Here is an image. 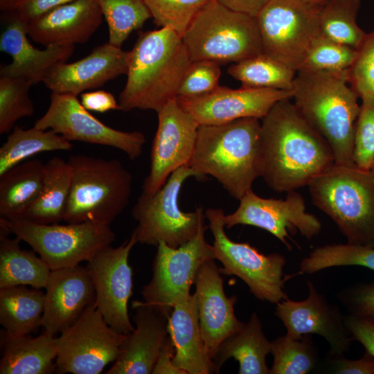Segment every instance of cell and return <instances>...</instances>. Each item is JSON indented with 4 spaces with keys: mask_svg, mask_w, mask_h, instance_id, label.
I'll list each match as a JSON object with an SVG mask.
<instances>
[{
    "mask_svg": "<svg viewBox=\"0 0 374 374\" xmlns=\"http://www.w3.org/2000/svg\"><path fill=\"white\" fill-rule=\"evenodd\" d=\"M70 193L63 220L66 223L109 224L128 205L132 192L131 173L115 159L75 154Z\"/></svg>",
    "mask_w": 374,
    "mask_h": 374,
    "instance_id": "8992f818",
    "label": "cell"
},
{
    "mask_svg": "<svg viewBox=\"0 0 374 374\" xmlns=\"http://www.w3.org/2000/svg\"><path fill=\"white\" fill-rule=\"evenodd\" d=\"M158 125L152 144L150 167L142 185V193L152 195L170 175L188 166L195 149L199 124L176 98L158 112Z\"/></svg>",
    "mask_w": 374,
    "mask_h": 374,
    "instance_id": "e0dca14e",
    "label": "cell"
},
{
    "mask_svg": "<svg viewBox=\"0 0 374 374\" xmlns=\"http://www.w3.org/2000/svg\"><path fill=\"white\" fill-rule=\"evenodd\" d=\"M204 221L196 235L179 247H171L162 241L157 246L152 276L143 286L141 295L145 303L168 317L175 301L190 294L199 266L206 260L215 259L213 245L205 239Z\"/></svg>",
    "mask_w": 374,
    "mask_h": 374,
    "instance_id": "4fadbf2b",
    "label": "cell"
},
{
    "mask_svg": "<svg viewBox=\"0 0 374 374\" xmlns=\"http://www.w3.org/2000/svg\"><path fill=\"white\" fill-rule=\"evenodd\" d=\"M211 0H143L154 23L170 28L181 37L199 12Z\"/></svg>",
    "mask_w": 374,
    "mask_h": 374,
    "instance_id": "60d3db41",
    "label": "cell"
},
{
    "mask_svg": "<svg viewBox=\"0 0 374 374\" xmlns=\"http://www.w3.org/2000/svg\"><path fill=\"white\" fill-rule=\"evenodd\" d=\"M294 103L306 121L327 141L336 164L355 166L354 133L360 105L344 71L296 72Z\"/></svg>",
    "mask_w": 374,
    "mask_h": 374,
    "instance_id": "277c9868",
    "label": "cell"
},
{
    "mask_svg": "<svg viewBox=\"0 0 374 374\" xmlns=\"http://www.w3.org/2000/svg\"><path fill=\"white\" fill-rule=\"evenodd\" d=\"M134 330L126 335L107 374H150L168 336V316L144 301H133Z\"/></svg>",
    "mask_w": 374,
    "mask_h": 374,
    "instance_id": "603a6c76",
    "label": "cell"
},
{
    "mask_svg": "<svg viewBox=\"0 0 374 374\" xmlns=\"http://www.w3.org/2000/svg\"><path fill=\"white\" fill-rule=\"evenodd\" d=\"M130 51L108 42L96 46L86 57L71 63L54 66L43 82L52 93L79 95L98 88L116 77L127 74Z\"/></svg>",
    "mask_w": 374,
    "mask_h": 374,
    "instance_id": "7402d4cb",
    "label": "cell"
},
{
    "mask_svg": "<svg viewBox=\"0 0 374 374\" xmlns=\"http://www.w3.org/2000/svg\"><path fill=\"white\" fill-rule=\"evenodd\" d=\"M355 50L354 60L347 70L348 83L359 98L374 96V30L366 33Z\"/></svg>",
    "mask_w": 374,
    "mask_h": 374,
    "instance_id": "7bdbcfd3",
    "label": "cell"
},
{
    "mask_svg": "<svg viewBox=\"0 0 374 374\" xmlns=\"http://www.w3.org/2000/svg\"><path fill=\"white\" fill-rule=\"evenodd\" d=\"M239 202L233 213L225 215V227L231 229L242 224L264 229L289 250L292 249L288 241L290 233L299 231L310 240L321 230V223L315 215L306 211L305 200L296 190L288 192L285 199H277L261 197L251 190Z\"/></svg>",
    "mask_w": 374,
    "mask_h": 374,
    "instance_id": "2e32d148",
    "label": "cell"
},
{
    "mask_svg": "<svg viewBox=\"0 0 374 374\" xmlns=\"http://www.w3.org/2000/svg\"><path fill=\"white\" fill-rule=\"evenodd\" d=\"M109 30L108 43L121 48L130 35L152 18L143 0H97Z\"/></svg>",
    "mask_w": 374,
    "mask_h": 374,
    "instance_id": "74e56055",
    "label": "cell"
},
{
    "mask_svg": "<svg viewBox=\"0 0 374 374\" xmlns=\"http://www.w3.org/2000/svg\"><path fill=\"white\" fill-rule=\"evenodd\" d=\"M293 96L294 91L218 85L202 96L176 99L199 125H219L243 118L262 119L276 103Z\"/></svg>",
    "mask_w": 374,
    "mask_h": 374,
    "instance_id": "d6986e66",
    "label": "cell"
},
{
    "mask_svg": "<svg viewBox=\"0 0 374 374\" xmlns=\"http://www.w3.org/2000/svg\"><path fill=\"white\" fill-rule=\"evenodd\" d=\"M215 260H206L199 266L194 283L201 334L213 362L222 342L245 324L235 315L233 307L238 298L226 296L222 274Z\"/></svg>",
    "mask_w": 374,
    "mask_h": 374,
    "instance_id": "ffe728a7",
    "label": "cell"
},
{
    "mask_svg": "<svg viewBox=\"0 0 374 374\" xmlns=\"http://www.w3.org/2000/svg\"><path fill=\"white\" fill-rule=\"evenodd\" d=\"M167 330L174 346L172 363L186 374L218 373L202 337L195 294L178 298L168 317Z\"/></svg>",
    "mask_w": 374,
    "mask_h": 374,
    "instance_id": "484cf974",
    "label": "cell"
},
{
    "mask_svg": "<svg viewBox=\"0 0 374 374\" xmlns=\"http://www.w3.org/2000/svg\"><path fill=\"white\" fill-rule=\"evenodd\" d=\"M136 243L134 231L120 246L110 245L98 251L86 266L93 284L96 307L112 328L126 335L134 330L127 305L133 287L129 256Z\"/></svg>",
    "mask_w": 374,
    "mask_h": 374,
    "instance_id": "9a60e30c",
    "label": "cell"
},
{
    "mask_svg": "<svg viewBox=\"0 0 374 374\" xmlns=\"http://www.w3.org/2000/svg\"><path fill=\"white\" fill-rule=\"evenodd\" d=\"M361 100L355 126L353 160L356 167L370 170L374 162V96Z\"/></svg>",
    "mask_w": 374,
    "mask_h": 374,
    "instance_id": "b9f144b4",
    "label": "cell"
},
{
    "mask_svg": "<svg viewBox=\"0 0 374 374\" xmlns=\"http://www.w3.org/2000/svg\"><path fill=\"white\" fill-rule=\"evenodd\" d=\"M321 6L306 0H270L256 17L263 53L297 72L321 35Z\"/></svg>",
    "mask_w": 374,
    "mask_h": 374,
    "instance_id": "30bf717a",
    "label": "cell"
},
{
    "mask_svg": "<svg viewBox=\"0 0 374 374\" xmlns=\"http://www.w3.org/2000/svg\"><path fill=\"white\" fill-rule=\"evenodd\" d=\"M200 178L209 175L239 200L262 176L264 151L260 119L243 118L219 125H199L188 165Z\"/></svg>",
    "mask_w": 374,
    "mask_h": 374,
    "instance_id": "7a4b0ae2",
    "label": "cell"
},
{
    "mask_svg": "<svg viewBox=\"0 0 374 374\" xmlns=\"http://www.w3.org/2000/svg\"><path fill=\"white\" fill-rule=\"evenodd\" d=\"M192 60L182 37L161 28L139 32L131 51L127 82L119 94V110L158 112L176 98Z\"/></svg>",
    "mask_w": 374,
    "mask_h": 374,
    "instance_id": "3957f363",
    "label": "cell"
},
{
    "mask_svg": "<svg viewBox=\"0 0 374 374\" xmlns=\"http://www.w3.org/2000/svg\"><path fill=\"white\" fill-rule=\"evenodd\" d=\"M228 73L242 87L293 91L296 71L264 53L231 65Z\"/></svg>",
    "mask_w": 374,
    "mask_h": 374,
    "instance_id": "836d02e7",
    "label": "cell"
},
{
    "mask_svg": "<svg viewBox=\"0 0 374 374\" xmlns=\"http://www.w3.org/2000/svg\"><path fill=\"white\" fill-rule=\"evenodd\" d=\"M308 297L300 301L287 298L276 303V316L286 328V335L301 338L318 335L330 346V355H344L349 350L353 339L346 328L339 308L319 293L310 280H307Z\"/></svg>",
    "mask_w": 374,
    "mask_h": 374,
    "instance_id": "ac0fdd59",
    "label": "cell"
},
{
    "mask_svg": "<svg viewBox=\"0 0 374 374\" xmlns=\"http://www.w3.org/2000/svg\"><path fill=\"white\" fill-rule=\"evenodd\" d=\"M20 1L21 0H0V9L6 12H12Z\"/></svg>",
    "mask_w": 374,
    "mask_h": 374,
    "instance_id": "f5cc1de1",
    "label": "cell"
},
{
    "mask_svg": "<svg viewBox=\"0 0 374 374\" xmlns=\"http://www.w3.org/2000/svg\"><path fill=\"white\" fill-rule=\"evenodd\" d=\"M0 226L30 245L51 270L87 262L116 239L109 224L96 222L44 224L15 217L0 218Z\"/></svg>",
    "mask_w": 374,
    "mask_h": 374,
    "instance_id": "ba28073f",
    "label": "cell"
},
{
    "mask_svg": "<svg viewBox=\"0 0 374 374\" xmlns=\"http://www.w3.org/2000/svg\"><path fill=\"white\" fill-rule=\"evenodd\" d=\"M224 216L220 208L205 211L213 236L215 259L223 266L220 267L221 274L240 278L260 301L276 304L288 298L284 291L285 257L277 253L265 255L248 242L231 240L225 233Z\"/></svg>",
    "mask_w": 374,
    "mask_h": 374,
    "instance_id": "8fae6325",
    "label": "cell"
},
{
    "mask_svg": "<svg viewBox=\"0 0 374 374\" xmlns=\"http://www.w3.org/2000/svg\"><path fill=\"white\" fill-rule=\"evenodd\" d=\"M0 36V50L12 57L9 64L1 65L0 76L21 78L33 84L44 81L56 64L66 62L74 45H51L44 49L34 47L28 39L27 23L12 12Z\"/></svg>",
    "mask_w": 374,
    "mask_h": 374,
    "instance_id": "cb8c5ba5",
    "label": "cell"
},
{
    "mask_svg": "<svg viewBox=\"0 0 374 374\" xmlns=\"http://www.w3.org/2000/svg\"><path fill=\"white\" fill-rule=\"evenodd\" d=\"M306 1H312L316 3L323 5L326 0H306Z\"/></svg>",
    "mask_w": 374,
    "mask_h": 374,
    "instance_id": "db71d44e",
    "label": "cell"
},
{
    "mask_svg": "<svg viewBox=\"0 0 374 374\" xmlns=\"http://www.w3.org/2000/svg\"><path fill=\"white\" fill-rule=\"evenodd\" d=\"M314 206L348 243L374 247V168L333 164L308 185Z\"/></svg>",
    "mask_w": 374,
    "mask_h": 374,
    "instance_id": "5b68a950",
    "label": "cell"
},
{
    "mask_svg": "<svg viewBox=\"0 0 374 374\" xmlns=\"http://www.w3.org/2000/svg\"><path fill=\"white\" fill-rule=\"evenodd\" d=\"M71 141L51 130L15 126L0 148V175L24 160L44 152L69 151Z\"/></svg>",
    "mask_w": 374,
    "mask_h": 374,
    "instance_id": "d6a6232c",
    "label": "cell"
},
{
    "mask_svg": "<svg viewBox=\"0 0 374 374\" xmlns=\"http://www.w3.org/2000/svg\"><path fill=\"white\" fill-rule=\"evenodd\" d=\"M0 226V289L26 285L37 289L45 288L51 269L33 250L20 247L21 239Z\"/></svg>",
    "mask_w": 374,
    "mask_h": 374,
    "instance_id": "f1b7e54d",
    "label": "cell"
},
{
    "mask_svg": "<svg viewBox=\"0 0 374 374\" xmlns=\"http://www.w3.org/2000/svg\"><path fill=\"white\" fill-rule=\"evenodd\" d=\"M73 1L75 0H21L12 12L28 23L55 7Z\"/></svg>",
    "mask_w": 374,
    "mask_h": 374,
    "instance_id": "c3c4849f",
    "label": "cell"
},
{
    "mask_svg": "<svg viewBox=\"0 0 374 374\" xmlns=\"http://www.w3.org/2000/svg\"><path fill=\"white\" fill-rule=\"evenodd\" d=\"M341 266H362L374 270V247L348 242L318 247L302 260L299 274H312Z\"/></svg>",
    "mask_w": 374,
    "mask_h": 374,
    "instance_id": "8d00e7d4",
    "label": "cell"
},
{
    "mask_svg": "<svg viewBox=\"0 0 374 374\" xmlns=\"http://www.w3.org/2000/svg\"><path fill=\"white\" fill-rule=\"evenodd\" d=\"M337 296L350 314L374 322V283L343 288Z\"/></svg>",
    "mask_w": 374,
    "mask_h": 374,
    "instance_id": "f6af8a7d",
    "label": "cell"
},
{
    "mask_svg": "<svg viewBox=\"0 0 374 374\" xmlns=\"http://www.w3.org/2000/svg\"><path fill=\"white\" fill-rule=\"evenodd\" d=\"M125 337L107 323L94 302L55 337L57 373H101L115 361Z\"/></svg>",
    "mask_w": 374,
    "mask_h": 374,
    "instance_id": "7c38bea8",
    "label": "cell"
},
{
    "mask_svg": "<svg viewBox=\"0 0 374 374\" xmlns=\"http://www.w3.org/2000/svg\"><path fill=\"white\" fill-rule=\"evenodd\" d=\"M45 163L23 161L0 175V218L19 217L38 197L43 186Z\"/></svg>",
    "mask_w": 374,
    "mask_h": 374,
    "instance_id": "4dcf8cb0",
    "label": "cell"
},
{
    "mask_svg": "<svg viewBox=\"0 0 374 374\" xmlns=\"http://www.w3.org/2000/svg\"><path fill=\"white\" fill-rule=\"evenodd\" d=\"M103 17L97 0H75L28 22L27 33L44 46L83 44L98 28Z\"/></svg>",
    "mask_w": 374,
    "mask_h": 374,
    "instance_id": "d4e9b609",
    "label": "cell"
},
{
    "mask_svg": "<svg viewBox=\"0 0 374 374\" xmlns=\"http://www.w3.org/2000/svg\"><path fill=\"white\" fill-rule=\"evenodd\" d=\"M362 0H326L321 6L322 35L356 48L366 35L357 23Z\"/></svg>",
    "mask_w": 374,
    "mask_h": 374,
    "instance_id": "e575fe53",
    "label": "cell"
},
{
    "mask_svg": "<svg viewBox=\"0 0 374 374\" xmlns=\"http://www.w3.org/2000/svg\"><path fill=\"white\" fill-rule=\"evenodd\" d=\"M71 179L72 170L69 162L58 157L51 158L45 163L44 184L39 195L16 218L44 224L63 220Z\"/></svg>",
    "mask_w": 374,
    "mask_h": 374,
    "instance_id": "f546056e",
    "label": "cell"
},
{
    "mask_svg": "<svg viewBox=\"0 0 374 374\" xmlns=\"http://www.w3.org/2000/svg\"><path fill=\"white\" fill-rule=\"evenodd\" d=\"M292 98L275 103L262 118V177L277 192L308 186L335 162L327 141L306 121Z\"/></svg>",
    "mask_w": 374,
    "mask_h": 374,
    "instance_id": "6da1fadb",
    "label": "cell"
},
{
    "mask_svg": "<svg viewBox=\"0 0 374 374\" xmlns=\"http://www.w3.org/2000/svg\"><path fill=\"white\" fill-rule=\"evenodd\" d=\"M34 127L51 130L69 141L116 148L132 160L142 154L146 141L141 132H124L104 124L82 106L77 96L70 93H52L48 109Z\"/></svg>",
    "mask_w": 374,
    "mask_h": 374,
    "instance_id": "5bb4252c",
    "label": "cell"
},
{
    "mask_svg": "<svg viewBox=\"0 0 374 374\" xmlns=\"http://www.w3.org/2000/svg\"><path fill=\"white\" fill-rule=\"evenodd\" d=\"M220 75L219 63L206 60L192 61L181 82L177 96L193 98L206 95L219 85Z\"/></svg>",
    "mask_w": 374,
    "mask_h": 374,
    "instance_id": "ee69618b",
    "label": "cell"
},
{
    "mask_svg": "<svg viewBox=\"0 0 374 374\" xmlns=\"http://www.w3.org/2000/svg\"><path fill=\"white\" fill-rule=\"evenodd\" d=\"M327 373L335 374H374V357L367 351L358 359H349L344 355H330L317 368Z\"/></svg>",
    "mask_w": 374,
    "mask_h": 374,
    "instance_id": "bcb514c9",
    "label": "cell"
},
{
    "mask_svg": "<svg viewBox=\"0 0 374 374\" xmlns=\"http://www.w3.org/2000/svg\"><path fill=\"white\" fill-rule=\"evenodd\" d=\"M45 292L19 285L0 289V323L10 334L28 335L42 327Z\"/></svg>",
    "mask_w": 374,
    "mask_h": 374,
    "instance_id": "1f68e13d",
    "label": "cell"
},
{
    "mask_svg": "<svg viewBox=\"0 0 374 374\" xmlns=\"http://www.w3.org/2000/svg\"><path fill=\"white\" fill-rule=\"evenodd\" d=\"M175 355L174 346L169 336L167 337L161 349L152 374H186L175 367L172 363Z\"/></svg>",
    "mask_w": 374,
    "mask_h": 374,
    "instance_id": "f907efd6",
    "label": "cell"
},
{
    "mask_svg": "<svg viewBox=\"0 0 374 374\" xmlns=\"http://www.w3.org/2000/svg\"><path fill=\"white\" fill-rule=\"evenodd\" d=\"M190 177L200 178L190 167L184 166L174 171L155 193H141L132 211L138 223L134 230L138 242L157 247L162 241L177 248L196 235L206 218L204 209L199 207L186 213L178 203L183 184Z\"/></svg>",
    "mask_w": 374,
    "mask_h": 374,
    "instance_id": "9c48e42d",
    "label": "cell"
},
{
    "mask_svg": "<svg viewBox=\"0 0 374 374\" xmlns=\"http://www.w3.org/2000/svg\"><path fill=\"white\" fill-rule=\"evenodd\" d=\"M1 374H49L56 371L55 337L45 332L33 337L1 332Z\"/></svg>",
    "mask_w": 374,
    "mask_h": 374,
    "instance_id": "4316f807",
    "label": "cell"
},
{
    "mask_svg": "<svg viewBox=\"0 0 374 374\" xmlns=\"http://www.w3.org/2000/svg\"><path fill=\"white\" fill-rule=\"evenodd\" d=\"M235 12L256 17L270 0H215Z\"/></svg>",
    "mask_w": 374,
    "mask_h": 374,
    "instance_id": "816d5d0a",
    "label": "cell"
},
{
    "mask_svg": "<svg viewBox=\"0 0 374 374\" xmlns=\"http://www.w3.org/2000/svg\"><path fill=\"white\" fill-rule=\"evenodd\" d=\"M192 61L237 63L263 53L257 18L208 2L181 37Z\"/></svg>",
    "mask_w": 374,
    "mask_h": 374,
    "instance_id": "52a82bcc",
    "label": "cell"
},
{
    "mask_svg": "<svg viewBox=\"0 0 374 374\" xmlns=\"http://www.w3.org/2000/svg\"><path fill=\"white\" fill-rule=\"evenodd\" d=\"M373 168H374V162H373Z\"/></svg>",
    "mask_w": 374,
    "mask_h": 374,
    "instance_id": "11a10c76",
    "label": "cell"
},
{
    "mask_svg": "<svg viewBox=\"0 0 374 374\" xmlns=\"http://www.w3.org/2000/svg\"><path fill=\"white\" fill-rule=\"evenodd\" d=\"M44 332L55 335L74 323L95 302V290L86 267L52 270L45 287Z\"/></svg>",
    "mask_w": 374,
    "mask_h": 374,
    "instance_id": "44dd1931",
    "label": "cell"
},
{
    "mask_svg": "<svg viewBox=\"0 0 374 374\" xmlns=\"http://www.w3.org/2000/svg\"><path fill=\"white\" fill-rule=\"evenodd\" d=\"M344 322L353 340L360 342L374 357V322L352 314L344 316Z\"/></svg>",
    "mask_w": 374,
    "mask_h": 374,
    "instance_id": "7dc6e473",
    "label": "cell"
},
{
    "mask_svg": "<svg viewBox=\"0 0 374 374\" xmlns=\"http://www.w3.org/2000/svg\"><path fill=\"white\" fill-rule=\"evenodd\" d=\"M355 54V48L321 35L314 42L299 71H344L351 66Z\"/></svg>",
    "mask_w": 374,
    "mask_h": 374,
    "instance_id": "ab89813d",
    "label": "cell"
},
{
    "mask_svg": "<svg viewBox=\"0 0 374 374\" xmlns=\"http://www.w3.org/2000/svg\"><path fill=\"white\" fill-rule=\"evenodd\" d=\"M271 341L265 336L261 321L253 312L247 323L222 342L213 362L219 371L229 358L239 363V374H270L266 357L271 351Z\"/></svg>",
    "mask_w": 374,
    "mask_h": 374,
    "instance_id": "83f0119b",
    "label": "cell"
},
{
    "mask_svg": "<svg viewBox=\"0 0 374 374\" xmlns=\"http://www.w3.org/2000/svg\"><path fill=\"white\" fill-rule=\"evenodd\" d=\"M80 103L88 111L104 113L110 110H119L118 103L115 97L104 90L82 93Z\"/></svg>",
    "mask_w": 374,
    "mask_h": 374,
    "instance_id": "681fc988",
    "label": "cell"
},
{
    "mask_svg": "<svg viewBox=\"0 0 374 374\" xmlns=\"http://www.w3.org/2000/svg\"><path fill=\"white\" fill-rule=\"evenodd\" d=\"M33 84L26 80L0 76V134L10 132L21 118L34 114L29 96Z\"/></svg>",
    "mask_w": 374,
    "mask_h": 374,
    "instance_id": "f35d334b",
    "label": "cell"
},
{
    "mask_svg": "<svg viewBox=\"0 0 374 374\" xmlns=\"http://www.w3.org/2000/svg\"><path fill=\"white\" fill-rule=\"evenodd\" d=\"M271 344L270 374H308L315 371L321 362L310 335L296 339L285 334Z\"/></svg>",
    "mask_w": 374,
    "mask_h": 374,
    "instance_id": "d590c367",
    "label": "cell"
}]
</instances>
